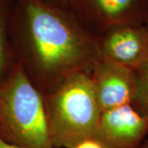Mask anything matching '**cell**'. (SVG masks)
<instances>
[{
  "label": "cell",
  "instance_id": "6da1fadb",
  "mask_svg": "<svg viewBox=\"0 0 148 148\" xmlns=\"http://www.w3.org/2000/svg\"><path fill=\"white\" fill-rule=\"evenodd\" d=\"M14 56L42 95L101 58L98 36L69 8L47 0H15L9 23Z\"/></svg>",
  "mask_w": 148,
  "mask_h": 148
},
{
  "label": "cell",
  "instance_id": "7a4b0ae2",
  "mask_svg": "<svg viewBox=\"0 0 148 148\" xmlns=\"http://www.w3.org/2000/svg\"><path fill=\"white\" fill-rule=\"evenodd\" d=\"M0 136L20 148H55L43 95L17 61L0 82Z\"/></svg>",
  "mask_w": 148,
  "mask_h": 148
},
{
  "label": "cell",
  "instance_id": "3957f363",
  "mask_svg": "<svg viewBox=\"0 0 148 148\" xmlns=\"http://www.w3.org/2000/svg\"><path fill=\"white\" fill-rule=\"evenodd\" d=\"M43 97L54 147L73 148L93 139L102 112L90 73L75 74Z\"/></svg>",
  "mask_w": 148,
  "mask_h": 148
},
{
  "label": "cell",
  "instance_id": "277c9868",
  "mask_svg": "<svg viewBox=\"0 0 148 148\" xmlns=\"http://www.w3.org/2000/svg\"><path fill=\"white\" fill-rule=\"evenodd\" d=\"M69 9L96 36L116 27L148 25V0H72Z\"/></svg>",
  "mask_w": 148,
  "mask_h": 148
},
{
  "label": "cell",
  "instance_id": "5b68a950",
  "mask_svg": "<svg viewBox=\"0 0 148 148\" xmlns=\"http://www.w3.org/2000/svg\"><path fill=\"white\" fill-rule=\"evenodd\" d=\"M148 134V117L133 105L101 113L93 139L103 148H141Z\"/></svg>",
  "mask_w": 148,
  "mask_h": 148
},
{
  "label": "cell",
  "instance_id": "8992f818",
  "mask_svg": "<svg viewBox=\"0 0 148 148\" xmlns=\"http://www.w3.org/2000/svg\"><path fill=\"white\" fill-rule=\"evenodd\" d=\"M90 76L101 112L125 105H133L138 82L135 71L100 58Z\"/></svg>",
  "mask_w": 148,
  "mask_h": 148
},
{
  "label": "cell",
  "instance_id": "52a82bcc",
  "mask_svg": "<svg viewBox=\"0 0 148 148\" xmlns=\"http://www.w3.org/2000/svg\"><path fill=\"white\" fill-rule=\"evenodd\" d=\"M98 43L101 58L136 72L148 58V25L113 28Z\"/></svg>",
  "mask_w": 148,
  "mask_h": 148
},
{
  "label": "cell",
  "instance_id": "ba28073f",
  "mask_svg": "<svg viewBox=\"0 0 148 148\" xmlns=\"http://www.w3.org/2000/svg\"><path fill=\"white\" fill-rule=\"evenodd\" d=\"M15 0H0V82L16 63L9 36V23Z\"/></svg>",
  "mask_w": 148,
  "mask_h": 148
},
{
  "label": "cell",
  "instance_id": "9c48e42d",
  "mask_svg": "<svg viewBox=\"0 0 148 148\" xmlns=\"http://www.w3.org/2000/svg\"><path fill=\"white\" fill-rule=\"evenodd\" d=\"M138 92L133 106L148 117V58L136 72Z\"/></svg>",
  "mask_w": 148,
  "mask_h": 148
},
{
  "label": "cell",
  "instance_id": "30bf717a",
  "mask_svg": "<svg viewBox=\"0 0 148 148\" xmlns=\"http://www.w3.org/2000/svg\"><path fill=\"white\" fill-rule=\"evenodd\" d=\"M73 148H103L99 143H97L94 139L85 140L82 143L77 144Z\"/></svg>",
  "mask_w": 148,
  "mask_h": 148
},
{
  "label": "cell",
  "instance_id": "8fae6325",
  "mask_svg": "<svg viewBox=\"0 0 148 148\" xmlns=\"http://www.w3.org/2000/svg\"><path fill=\"white\" fill-rule=\"evenodd\" d=\"M49 2H51L53 3H55L57 5L62 6V7H64V8H69V5L72 2V0H47Z\"/></svg>",
  "mask_w": 148,
  "mask_h": 148
},
{
  "label": "cell",
  "instance_id": "7c38bea8",
  "mask_svg": "<svg viewBox=\"0 0 148 148\" xmlns=\"http://www.w3.org/2000/svg\"><path fill=\"white\" fill-rule=\"evenodd\" d=\"M0 148H20L17 146L8 143L3 138L0 136Z\"/></svg>",
  "mask_w": 148,
  "mask_h": 148
},
{
  "label": "cell",
  "instance_id": "4fadbf2b",
  "mask_svg": "<svg viewBox=\"0 0 148 148\" xmlns=\"http://www.w3.org/2000/svg\"><path fill=\"white\" fill-rule=\"evenodd\" d=\"M141 148H148V139L145 140V141L143 142V145H142V147Z\"/></svg>",
  "mask_w": 148,
  "mask_h": 148
}]
</instances>
